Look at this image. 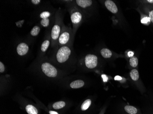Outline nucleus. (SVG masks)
I'll use <instances>...</instances> for the list:
<instances>
[{
    "instance_id": "f257e3e1",
    "label": "nucleus",
    "mask_w": 153,
    "mask_h": 114,
    "mask_svg": "<svg viewBox=\"0 0 153 114\" xmlns=\"http://www.w3.org/2000/svg\"><path fill=\"white\" fill-rule=\"evenodd\" d=\"M71 54V50L69 47H61L56 53V59L58 63H62L66 62Z\"/></svg>"
},
{
    "instance_id": "f03ea898",
    "label": "nucleus",
    "mask_w": 153,
    "mask_h": 114,
    "mask_svg": "<svg viewBox=\"0 0 153 114\" xmlns=\"http://www.w3.org/2000/svg\"><path fill=\"white\" fill-rule=\"evenodd\" d=\"M41 68L43 73L49 77H56L57 75V69L49 63L45 62L42 63Z\"/></svg>"
},
{
    "instance_id": "7ed1b4c3",
    "label": "nucleus",
    "mask_w": 153,
    "mask_h": 114,
    "mask_svg": "<svg viewBox=\"0 0 153 114\" xmlns=\"http://www.w3.org/2000/svg\"><path fill=\"white\" fill-rule=\"evenodd\" d=\"M85 64L86 67L89 69H93L98 65V58L94 54H88L85 57Z\"/></svg>"
},
{
    "instance_id": "20e7f679",
    "label": "nucleus",
    "mask_w": 153,
    "mask_h": 114,
    "mask_svg": "<svg viewBox=\"0 0 153 114\" xmlns=\"http://www.w3.org/2000/svg\"><path fill=\"white\" fill-rule=\"evenodd\" d=\"M29 47L27 44L25 43H20L17 45V52L19 55L23 56L28 53Z\"/></svg>"
},
{
    "instance_id": "39448f33",
    "label": "nucleus",
    "mask_w": 153,
    "mask_h": 114,
    "mask_svg": "<svg viewBox=\"0 0 153 114\" xmlns=\"http://www.w3.org/2000/svg\"><path fill=\"white\" fill-rule=\"evenodd\" d=\"M61 27L58 24H55L51 29V38L52 40L56 41L59 39L60 35Z\"/></svg>"
},
{
    "instance_id": "423d86ee",
    "label": "nucleus",
    "mask_w": 153,
    "mask_h": 114,
    "mask_svg": "<svg viewBox=\"0 0 153 114\" xmlns=\"http://www.w3.org/2000/svg\"><path fill=\"white\" fill-rule=\"evenodd\" d=\"M70 35L69 32L67 31H64L60 35L58 39V43L60 45H63L66 44L70 40Z\"/></svg>"
},
{
    "instance_id": "0eeeda50",
    "label": "nucleus",
    "mask_w": 153,
    "mask_h": 114,
    "mask_svg": "<svg viewBox=\"0 0 153 114\" xmlns=\"http://www.w3.org/2000/svg\"><path fill=\"white\" fill-rule=\"evenodd\" d=\"M104 4L107 9L113 13H116L118 12V8L116 4L111 0H106Z\"/></svg>"
},
{
    "instance_id": "6e6552de",
    "label": "nucleus",
    "mask_w": 153,
    "mask_h": 114,
    "mask_svg": "<svg viewBox=\"0 0 153 114\" xmlns=\"http://www.w3.org/2000/svg\"><path fill=\"white\" fill-rule=\"evenodd\" d=\"M82 19L81 13L78 12H75L72 13L71 16V22L75 24L79 23Z\"/></svg>"
},
{
    "instance_id": "1a4fd4ad",
    "label": "nucleus",
    "mask_w": 153,
    "mask_h": 114,
    "mask_svg": "<svg viewBox=\"0 0 153 114\" xmlns=\"http://www.w3.org/2000/svg\"><path fill=\"white\" fill-rule=\"evenodd\" d=\"M84 82L82 80H76L71 82L70 84V86L72 89H79L80 88L84 86Z\"/></svg>"
},
{
    "instance_id": "9d476101",
    "label": "nucleus",
    "mask_w": 153,
    "mask_h": 114,
    "mask_svg": "<svg viewBox=\"0 0 153 114\" xmlns=\"http://www.w3.org/2000/svg\"><path fill=\"white\" fill-rule=\"evenodd\" d=\"M76 3L78 6L82 8H86L90 7L92 4L91 0H76Z\"/></svg>"
},
{
    "instance_id": "9b49d317",
    "label": "nucleus",
    "mask_w": 153,
    "mask_h": 114,
    "mask_svg": "<svg viewBox=\"0 0 153 114\" xmlns=\"http://www.w3.org/2000/svg\"><path fill=\"white\" fill-rule=\"evenodd\" d=\"M124 110L129 114H137L138 110L134 106L132 105H126L124 108Z\"/></svg>"
},
{
    "instance_id": "f8f14e48",
    "label": "nucleus",
    "mask_w": 153,
    "mask_h": 114,
    "mask_svg": "<svg viewBox=\"0 0 153 114\" xmlns=\"http://www.w3.org/2000/svg\"><path fill=\"white\" fill-rule=\"evenodd\" d=\"M26 111L28 114H38V111L36 107L31 105H28L26 106Z\"/></svg>"
},
{
    "instance_id": "ddd939ff",
    "label": "nucleus",
    "mask_w": 153,
    "mask_h": 114,
    "mask_svg": "<svg viewBox=\"0 0 153 114\" xmlns=\"http://www.w3.org/2000/svg\"><path fill=\"white\" fill-rule=\"evenodd\" d=\"M130 77L133 81H137L139 78V73L137 69H133L130 73Z\"/></svg>"
},
{
    "instance_id": "4468645a",
    "label": "nucleus",
    "mask_w": 153,
    "mask_h": 114,
    "mask_svg": "<svg viewBox=\"0 0 153 114\" xmlns=\"http://www.w3.org/2000/svg\"><path fill=\"white\" fill-rule=\"evenodd\" d=\"M100 53L103 57L106 59L110 58L112 54L111 51L107 49H102L100 51Z\"/></svg>"
},
{
    "instance_id": "2eb2a0df",
    "label": "nucleus",
    "mask_w": 153,
    "mask_h": 114,
    "mask_svg": "<svg viewBox=\"0 0 153 114\" xmlns=\"http://www.w3.org/2000/svg\"><path fill=\"white\" fill-rule=\"evenodd\" d=\"M91 100L90 99H87L82 103L81 106V109L82 111H85L90 107L91 105Z\"/></svg>"
},
{
    "instance_id": "dca6fc26",
    "label": "nucleus",
    "mask_w": 153,
    "mask_h": 114,
    "mask_svg": "<svg viewBox=\"0 0 153 114\" xmlns=\"http://www.w3.org/2000/svg\"><path fill=\"white\" fill-rule=\"evenodd\" d=\"M66 105V103L63 101H60L57 102L53 104V108L54 109H59L63 108L65 107Z\"/></svg>"
},
{
    "instance_id": "f3484780",
    "label": "nucleus",
    "mask_w": 153,
    "mask_h": 114,
    "mask_svg": "<svg viewBox=\"0 0 153 114\" xmlns=\"http://www.w3.org/2000/svg\"><path fill=\"white\" fill-rule=\"evenodd\" d=\"M130 65L133 68L137 67L138 63V59L136 57H132L129 60Z\"/></svg>"
},
{
    "instance_id": "a211bd4d",
    "label": "nucleus",
    "mask_w": 153,
    "mask_h": 114,
    "mask_svg": "<svg viewBox=\"0 0 153 114\" xmlns=\"http://www.w3.org/2000/svg\"><path fill=\"white\" fill-rule=\"evenodd\" d=\"M50 42L48 40L43 42L41 46V50L43 52H45L47 50L50 45Z\"/></svg>"
},
{
    "instance_id": "6ab92c4d",
    "label": "nucleus",
    "mask_w": 153,
    "mask_h": 114,
    "mask_svg": "<svg viewBox=\"0 0 153 114\" xmlns=\"http://www.w3.org/2000/svg\"><path fill=\"white\" fill-rule=\"evenodd\" d=\"M40 32V27L38 26H35L34 28H33L32 30H31L30 32V34L32 36H36L39 34Z\"/></svg>"
},
{
    "instance_id": "aec40b11",
    "label": "nucleus",
    "mask_w": 153,
    "mask_h": 114,
    "mask_svg": "<svg viewBox=\"0 0 153 114\" xmlns=\"http://www.w3.org/2000/svg\"><path fill=\"white\" fill-rule=\"evenodd\" d=\"M51 13L50 12H47V11H45L41 13L40 14V16L41 18L45 19L49 18L51 16Z\"/></svg>"
},
{
    "instance_id": "412c9836",
    "label": "nucleus",
    "mask_w": 153,
    "mask_h": 114,
    "mask_svg": "<svg viewBox=\"0 0 153 114\" xmlns=\"http://www.w3.org/2000/svg\"><path fill=\"white\" fill-rule=\"evenodd\" d=\"M50 20L48 18L42 19L41 21V24L44 27H47L49 25Z\"/></svg>"
},
{
    "instance_id": "4be33fe9",
    "label": "nucleus",
    "mask_w": 153,
    "mask_h": 114,
    "mask_svg": "<svg viewBox=\"0 0 153 114\" xmlns=\"http://www.w3.org/2000/svg\"><path fill=\"white\" fill-rule=\"evenodd\" d=\"M5 71V66L3 63L1 62H0V72L1 73H3Z\"/></svg>"
},
{
    "instance_id": "5701e85b",
    "label": "nucleus",
    "mask_w": 153,
    "mask_h": 114,
    "mask_svg": "<svg viewBox=\"0 0 153 114\" xmlns=\"http://www.w3.org/2000/svg\"><path fill=\"white\" fill-rule=\"evenodd\" d=\"M149 18L150 21L153 23V10L151 11L149 13Z\"/></svg>"
},
{
    "instance_id": "b1692460",
    "label": "nucleus",
    "mask_w": 153,
    "mask_h": 114,
    "mask_svg": "<svg viewBox=\"0 0 153 114\" xmlns=\"http://www.w3.org/2000/svg\"><path fill=\"white\" fill-rule=\"evenodd\" d=\"M149 20H150V18L148 19V17H144V18L142 19V23H144V24L148 23Z\"/></svg>"
},
{
    "instance_id": "393cba45",
    "label": "nucleus",
    "mask_w": 153,
    "mask_h": 114,
    "mask_svg": "<svg viewBox=\"0 0 153 114\" xmlns=\"http://www.w3.org/2000/svg\"><path fill=\"white\" fill-rule=\"evenodd\" d=\"M41 0H32L31 3L34 5H38L41 3Z\"/></svg>"
},
{
    "instance_id": "a878e982",
    "label": "nucleus",
    "mask_w": 153,
    "mask_h": 114,
    "mask_svg": "<svg viewBox=\"0 0 153 114\" xmlns=\"http://www.w3.org/2000/svg\"><path fill=\"white\" fill-rule=\"evenodd\" d=\"M133 54H134V53L132 52H129L128 53V55L129 57H132L133 56Z\"/></svg>"
},
{
    "instance_id": "bb28decb",
    "label": "nucleus",
    "mask_w": 153,
    "mask_h": 114,
    "mask_svg": "<svg viewBox=\"0 0 153 114\" xmlns=\"http://www.w3.org/2000/svg\"><path fill=\"white\" fill-rule=\"evenodd\" d=\"M49 113H50V114H59L57 112L52 111H49Z\"/></svg>"
},
{
    "instance_id": "cd10ccee",
    "label": "nucleus",
    "mask_w": 153,
    "mask_h": 114,
    "mask_svg": "<svg viewBox=\"0 0 153 114\" xmlns=\"http://www.w3.org/2000/svg\"><path fill=\"white\" fill-rule=\"evenodd\" d=\"M147 1L150 3H153V0H148Z\"/></svg>"
},
{
    "instance_id": "c85d7f7f",
    "label": "nucleus",
    "mask_w": 153,
    "mask_h": 114,
    "mask_svg": "<svg viewBox=\"0 0 153 114\" xmlns=\"http://www.w3.org/2000/svg\"><path fill=\"white\" fill-rule=\"evenodd\" d=\"M121 78L119 76H117V77L115 78V80H120V79H121Z\"/></svg>"
}]
</instances>
